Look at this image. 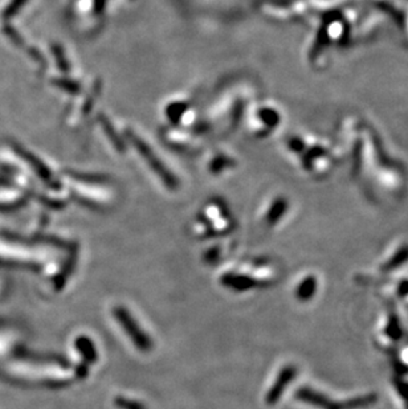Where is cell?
<instances>
[{"label": "cell", "mask_w": 408, "mask_h": 409, "mask_svg": "<svg viewBox=\"0 0 408 409\" xmlns=\"http://www.w3.org/2000/svg\"><path fill=\"white\" fill-rule=\"evenodd\" d=\"M117 318L122 322V325L126 328L127 333H130V335L133 337V340L136 342V345L144 347V348H147L149 347V342L146 339L145 335L141 333V330L138 331L136 328V325L134 322L130 318V315H127L126 313H124L122 310H117L116 313Z\"/></svg>", "instance_id": "cell-1"}]
</instances>
